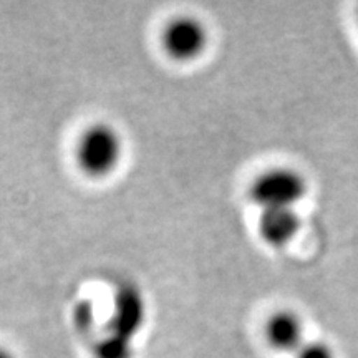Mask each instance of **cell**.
I'll return each instance as SVG.
<instances>
[{"instance_id":"6da1fadb","label":"cell","mask_w":358,"mask_h":358,"mask_svg":"<svg viewBox=\"0 0 358 358\" xmlns=\"http://www.w3.org/2000/svg\"><path fill=\"white\" fill-rule=\"evenodd\" d=\"M124 143L122 133L108 123H95L78 138L75 159L90 178H105L122 163Z\"/></svg>"},{"instance_id":"7a4b0ae2","label":"cell","mask_w":358,"mask_h":358,"mask_svg":"<svg viewBox=\"0 0 358 358\" xmlns=\"http://www.w3.org/2000/svg\"><path fill=\"white\" fill-rule=\"evenodd\" d=\"M307 179L292 168H271L254 179L250 185V199L262 211L267 209H295L306 198Z\"/></svg>"},{"instance_id":"3957f363","label":"cell","mask_w":358,"mask_h":358,"mask_svg":"<svg viewBox=\"0 0 358 358\" xmlns=\"http://www.w3.org/2000/svg\"><path fill=\"white\" fill-rule=\"evenodd\" d=\"M209 42L208 29L196 17H176L169 20L161 35L164 52L176 62H192L203 55Z\"/></svg>"},{"instance_id":"277c9868","label":"cell","mask_w":358,"mask_h":358,"mask_svg":"<svg viewBox=\"0 0 358 358\" xmlns=\"http://www.w3.org/2000/svg\"><path fill=\"white\" fill-rule=\"evenodd\" d=\"M146 320V301L133 284H122L113 295L110 332L133 340Z\"/></svg>"},{"instance_id":"5b68a950","label":"cell","mask_w":358,"mask_h":358,"mask_svg":"<svg viewBox=\"0 0 358 358\" xmlns=\"http://www.w3.org/2000/svg\"><path fill=\"white\" fill-rule=\"evenodd\" d=\"M302 222L295 209H267L257 221L259 236L271 248H285L301 232Z\"/></svg>"},{"instance_id":"8992f818","label":"cell","mask_w":358,"mask_h":358,"mask_svg":"<svg viewBox=\"0 0 358 358\" xmlns=\"http://www.w3.org/2000/svg\"><path fill=\"white\" fill-rule=\"evenodd\" d=\"M266 338L268 345L282 353H295L306 340V327L295 312H275L266 324Z\"/></svg>"},{"instance_id":"52a82bcc","label":"cell","mask_w":358,"mask_h":358,"mask_svg":"<svg viewBox=\"0 0 358 358\" xmlns=\"http://www.w3.org/2000/svg\"><path fill=\"white\" fill-rule=\"evenodd\" d=\"M131 340L108 332L95 345V358H133Z\"/></svg>"},{"instance_id":"ba28073f","label":"cell","mask_w":358,"mask_h":358,"mask_svg":"<svg viewBox=\"0 0 358 358\" xmlns=\"http://www.w3.org/2000/svg\"><path fill=\"white\" fill-rule=\"evenodd\" d=\"M295 358H337L334 348L322 340H307L303 345L295 352Z\"/></svg>"},{"instance_id":"9c48e42d","label":"cell","mask_w":358,"mask_h":358,"mask_svg":"<svg viewBox=\"0 0 358 358\" xmlns=\"http://www.w3.org/2000/svg\"><path fill=\"white\" fill-rule=\"evenodd\" d=\"M73 320L80 329H87L93 324V306L90 302H78L73 312Z\"/></svg>"},{"instance_id":"30bf717a","label":"cell","mask_w":358,"mask_h":358,"mask_svg":"<svg viewBox=\"0 0 358 358\" xmlns=\"http://www.w3.org/2000/svg\"><path fill=\"white\" fill-rule=\"evenodd\" d=\"M0 358H17V355L10 350V348L0 343Z\"/></svg>"}]
</instances>
